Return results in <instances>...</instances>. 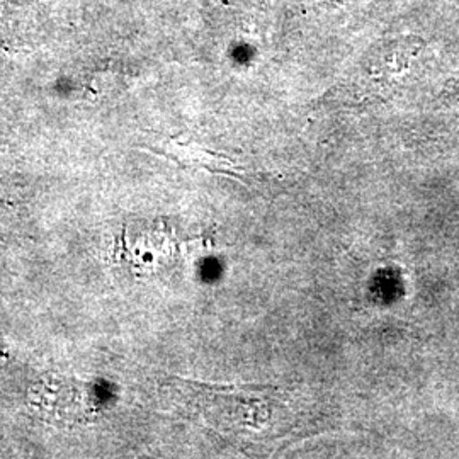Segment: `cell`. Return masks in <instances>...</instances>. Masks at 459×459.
Listing matches in <instances>:
<instances>
[{
	"label": "cell",
	"mask_w": 459,
	"mask_h": 459,
	"mask_svg": "<svg viewBox=\"0 0 459 459\" xmlns=\"http://www.w3.org/2000/svg\"><path fill=\"white\" fill-rule=\"evenodd\" d=\"M446 96L453 100H459V75L455 77L451 83L447 85V91H446Z\"/></svg>",
	"instance_id": "cell-3"
},
{
	"label": "cell",
	"mask_w": 459,
	"mask_h": 459,
	"mask_svg": "<svg viewBox=\"0 0 459 459\" xmlns=\"http://www.w3.org/2000/svg\"><path fill=\"white\" fill-rule=\"evenodd\" d=\"M420 47L422 39L411 36L379 39L325 99L332 104L351 108L383 100Z\"/></svg>",
	"instance_id": "cell-1"
},
{
	"label": "cell",
	"mask_w": 459,
	"mask_h": 459,
	"mask_svg": "<svg viewBox=\"0 0 459 459\" xmlns=\"http://www.w3.org/2000/svg\"><path fill=\"white\" fill-rule=\"evenodd\" d=\"M165 157L176 160L182 165L204 169L212 174L229 176L240 181H248L252 176L250 170H247L246 165L238 164L235 159L227 157L223 153L210 152L206 148L197 147L195 143H182V142H169L162 148H152Z\"/></svg>",
	"instance_id": "cell-2"
}]
</instances>
